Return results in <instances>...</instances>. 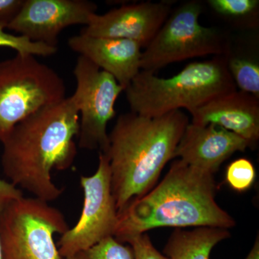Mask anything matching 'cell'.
Here are the masks:
<instances>
[{"mask_svg":"<svg viewBox=\"0 0 259 259\" xmlns=\"http://www.w3.org/2000/svg\"><path fill=\"white\" fill-rule=\"evenodd\" d=\"M245 259H259V238L257 236L251 250Z\"/></svg>","mask_w":259,"mask_h":259,"instance_id":"24","label":"cell"},{"mask_svg":"<svg viewBox=\"0 0 259 259\" xmlns=\"http://www.w3.org/2000/svg\"><path fill=\"white\" fill-rule=\"evenodd\" d=\"M171 13V4L166 2L124 5L105 14H94L80 34L125 39L146 48Z\"/></svg>","mask_w":259,"mask_h":259,"instance_id":"11","label":"cell"},{"mask_svg":"<svg viewBox=\"0 0 259 259\" xmlns=\"http://www.w3.org/2000/svg\"><path fill=\"white\" fill-rule=\"evenodd\" d=\"M63 259H135L130 245L120 243L113 236L108 237L97 244L80 250Z\"/></svg>","mask_w":259,"mask_h":259,"instance_id":"18","label":"cell"},{"mask_svg":"<svg viewBox=\"0 0 259 259\" xmlns=\"http://www.w3.org/2000/svg\"><path fill=\"white\" fill-rule=\"evenodd\" d=\"M59 209L36 197H22L0 212L3 259H63L54 241L69 230Z\"/></svg>","mask_w":259,"mask_h":259,"instance_id":"7","label":"cell"},{"mask_svg":"<svg viewBox=\"0 0 259 259\" xmlns=\"http://www.w3.org/2000/svg\"><path fill=\"white\" fill-rule=\"evenodd\" d=\"M226 58L232 79L241 89L240 91L259 98V65L256 61L231 54Z\"/></svg>","mask_w":259,"mask_h":259,"instance_id":"17","label":"cell"},{"mask_svg":"<svg viewBox=\"0 0 259 259\" xmlns=\"http://www.w3.org/2000/svg\"><path fill=\"white\" fill-rule=\"evenodd\" d=\"M79 111L72 96L39 110L19 122L1 141V164L15 187L47 202L56 200L63 189L52 180L54 170L64 171L77 153L74 138Z\"/></svg>","mask_w":259,"mask_h":259,"instance_id":"1","label":"cell"},{"mask_svg":"<svg viewBox=\"0 0 259 259\" xmlns=\"http://www.w3.org/2000/svg\"><path fill=\"white\" fill-rule=\"evenodd\" d=\"M64 80L30 54L0 61V142L17 124L66 98Z\"/></svg>","mask_w":259,"mask_h":259,"instance_id":"5","label":"cell"},{"mask_svg":"<svg viewBox=\"0 0 259 259\" xmlns=\"http://www.w3.org/2000/svg\"><path fill=\"white\" fill-rule=\"evenodd\" d=\"M255 177L254 166L248 158H238L227 167V184L236 192H244L249 190L254 183Z\"/></svg>","mask_w":259,"mask_h":259,"instance_id":"20","label":"cell"},{"mask_svg":"<svg viewBox=\"0 0 259 259\" xmlns=\"http://www.w3.org/2000/svg\"><path fill=\"white\" fill-rule=\"evenodd\" d=\"M202 5L197 0L180 5L142 51L141 70L155 73L167 65L208 55L228 56L231 45L215 27L199 23Z\"/></svg>","mask_w":259,"mask_h":259,"instance_id":"6","label":"cell"},{"mask_svg":"<svg viewBox=\"0 0 259 259\" xmlns=\"http://www.w3.org/2000/svg\"><path fill=\"white\" fill-rule=\"evenodd\" d=\"M127 243L134 250L135 259H169L155 248L146 233L133 237Z\"/></svg>","mask_w":259,"mask_h":259,"instance_id":"21","label":"cell"},{"mask_svg":"<svg viewBox=\"0 0 259 259\" xmlns=\"http://www.w3.org/2000/svg\"><path fill=\"white\" fill-rule=\"evenodd\" d=\"M73 73L76 82L73 95L81 114L79 148L105 153L109 146L107 125L115 117V102L125 90L111 74L82 56L78 57Z\"/></svg>","mask_w":259,"mask_h":259,"instance_id":"8","label":"cell"},{"mask_svg":"<svg viewBox=\"0 0 259 259\" xmlns=\"http://www.w3.org/2000/svg\"><path fill=\"white\" fill-rule=\"evenodd\" d=\"M0 259H3V250H2L1 243H0Z\"/></svg>","mask_w":259,"mask_h":259,"instance_id":"25","label":"cell"},{"mask_svg":"<svg viewBox=\"0 0 259 259\" xmlns=\"http://www.w3.org/2000/svg\"><path fill=\"white\" fill-rule=\"evenodd\" d=\"M110 162L105 153H99L96 172L80 177L83 204L78 222L61 235L57 243L61 258L87 249L115 234L118 212L112 193Z\"/></svg>","mask_w":259,"mask_h":259,"instance_id":"9","label":"cell"},{"mask_svg":"<svg viewBox=\"0 0 259 259\" xmlns=\"http://www.w3.org/2000/svg\"><path fill=\"white\" fill-rule=\"evenodd\" d=\"M23 3L24 0H0V24L8 26L20 11Z\"/></svg>","mask_w":259,"mask_h":259,"instance_id":"23","label":"cell"},{"mask_svg":"<svg viewBox=\"0 0 259 259\" xmlns=\"http://www.w3.org/2000/svg\"><path fill=\"white\" fill-rule=\"evenodd\" d=\"M231 237L228 229L199 227L192 231L177 228L163 248L169 259H209L213 248Z\"/></svg>","mask_w":259,"mask_h":259,"instance_id":"15","label":"cell"},{"mask_svg":"<svg viewBox=\"0 0 259 259\" xmlns=\"http://www.w3.org/2000/svg\"><path fill=\"white\" fill-rule=\"evenodd\" d=\"M217 190L214 175L177 159L156 187L119 213L114 238L127 243L163 227L233 228L234 218L216 202Z\"/></svg>","mask_w":259,"mask_h":259,"instance_id":"2","label":"cell"},{"mask_svg":"<svg viewBox=\"0 0 259 259\" xmlns=\"http://www.w3.org/2000/svg\"><path fill=\"white\" fill-rule=\"evenodd\" d=\"M24 197L23 191L9 181L0 179V212L10 203Z\"/></svg>","mask_w":259,"mask_h":259,"instance_id":"22","label":"cell"},{"mask_svg":"<svg viewBox=\"0 0 259 259\" xmlns=\"http://www.w3.org/2000/svg\"><path fill=\"white\" fill-rule=\"evenodd\" d=\"M189 122L181 110L157 117L134 112L119 116L108 134L112 193L117 212L150 192L173 159Z\"/></svg>","mask_w":259,"mask_h":259,"instance_id":"3","label":"cell"},{"mask_svg":"<svg viewBox=\"0 0 259 259\" xmlns=\"http://www.w3.org/2000/svg\"><path fill=\"white\" fill-rule=\"evenodd\" d=\"M68 45L100 69L111 74L124 90L141 71L142 47L125 39L74 35Z\"/></svg>","mask_w":259,"mask_h":259,"instance_id":"14","label":"cell"},{"mask_svg":"<svg viewBox=\"0 0 259 259\" xmlns=\"http://www.w3.org/2000/svg\"><path fill=\"white\" fill-rule=\"evenodd\" d=\"M250 144L233 133L214 125L189 123L175 150L174 158L214 175L221 165Z\"/></svg>","mask_w":259,"mask_h":259,"instance_id":"12","label":"cell"},{"mask_svg":"<svg viewBox=\"0 0 259 259\" xmlns=\"http://www.w3.org/2000/svg\"><path fill=\"white\" fill-rule=\"evenodd\" d=\"M207 3L216 14L235 26L250 29L258 26V0H208Z\"/></svg>","mask_w":259,"mask_h":259,"instance_id":"16","label":"cell"},{"mask_svg":"<svg viewBox=\"0 0 259 259\" xmlns=\"http://www.w3.org/2000/svg\"><path fill=\"white\" fill-rule=\"evenodd\" d=\"M6 28L4 24H0V47L10 48L20 54H30L44 57L54 55L57 52V47L32 42L22 35H13L5 31Z\"/></svg>","mask_w":259,"mask_h":259,"instance_id":"19","label":"cell"},{"mask_svg":"<svg viewBox=\"0 0 259 259\" xmlns=\"http://www.w3.org/2000/svg\"><path fill=\"white\" fill-rule=\"evenodd\" d=\"M226 56L190 63L169 78L141 70L125 89L131 112L157 117L186 109L190 113L225 94L236 91Z\"/></svg>","mask_w":259,"mask_h":259,"instance_id":"4","label":"cell"},{"mask_svg":"<svg viewBox=\"0 0 259 259\" xmlns=\"http://www.w3.org/2000/svg\"><path fill=\"white\" fill-rule=\"evenodd\" d=\"M192 123L214 125L240 136L254 148L259 140V98L232 92L204 104L191 113Z\"/></svg>","mask_w":259,"mask_h":259,"instance_id":"13","label":"cell"},{"mask_svg":"<svg viewBox=\"0 0 259 259\" xmlns=\"http://www.w3.org/2000/svg\"><path fill=\"white\" fill-rule=\"evenodd\" d=\"M97 5L88 0H24L7 28L32 42L57 47L65 28L87 25L96 13Z\"/></svg>","mask_w":259,"mask_h":259,"instance_id":"10","label":"cell"}]
</instances>
